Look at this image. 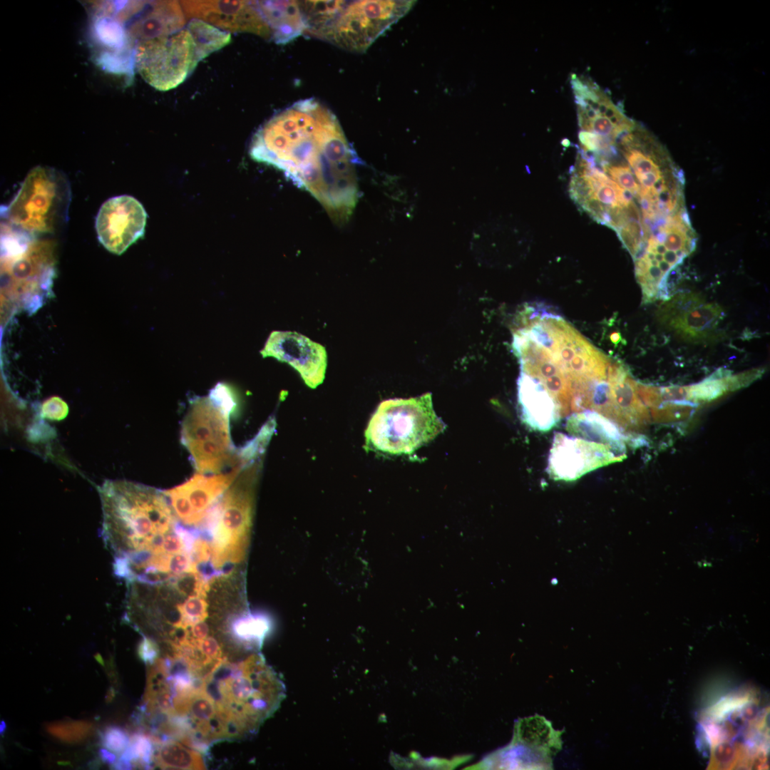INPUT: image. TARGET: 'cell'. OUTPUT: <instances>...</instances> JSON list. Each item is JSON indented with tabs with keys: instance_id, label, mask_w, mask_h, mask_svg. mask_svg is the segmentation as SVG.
Returning <instances> with one entry per match:
<instances>
[{
	"instance_id": "1",
	"label": "cell",
	"mask_w": 770,
	"mask_h": 770,
	"mask_svg": "<svg viewBox=\"0 0 770 770\" xmlns=\"http://www.w3.org/2000/svg\"><path fill=\"white\" fill-rule=\"evenodd\" d=\"M250 155L282 171L309 192L339 222L358 200V157L334 113L304 99L277 113L252 137Z\"/></svg>"
},
{
	"instance_id": "2",
	"label": "cell",
	"mask_w": 770,
	"mask_h": 770,
	"mask_svg": "<svg viewBox=\"0 0 770 770\" xmlns=\"http://www.w3.org/2000/svg\"><path fill=\"white\" fill-rule=\"evenodd\" d=\"M513 348L520 372L561 398L566 413L581 410L614 363L560 315L539 306L521 313Z\"/></svg>"
},
{
	"instance_id": "3",
	"label": "cell",
	"mask_w": 770,
	"mask_h": 770,
	"mask_svg": "<svg viewBox=\"0 0 770 770\" xmlns=\"http://www.w3.org/2000/svg\"><path fill=\"white\" fill-rule=\"evenodd\" d=\"M195 694L216 743L255 733L278 708L284 686L255 652L220 664L198 680Z\"/></svg>"
},
{
	"instance_id": "4",
	"label": "cell",
	"mask_w": 770,
	"mask_h": 770,
	"mask_svg": "<svg viewBox=\"0 0 770 770\" xmlns=\"http://www.w3.org/2000/svg\"><path fill=\"white\" fill-rule=\"evenodd\" d=\"M102 535L114 563L150 567L175 515L164 491L125 481H107L100 488Z\"/></svg>"
},
{
	"instance_id": "5",
	"label": "cell",
	"mask_w": 770,
	"mask_h": 770,
	"mask_svg": "<svg viewBox=\"0 0 770 770\" xmlns=\"http://www.w3.org/2000/svg\"><path fill=\"white\" fill-rule=\"evenodd\" d=\"M236 406L231 390L218 383L207 396L192 399L181 423L180 440L200 473H219L246 465L232 444L230 416Z\"/></svg>"
},
{
	"instance_id": "6",
	"label": "cell",
	"mask_w": 770,
	"mask_h": 770,
	"mask_svg": "<svg viewBox=\"0 0 770 770\" xmlns=\"http://www.w3.org/2000/svg\"><path fill=\"white\" fill-rule=\"evenodd\" d=\"M446 425L436 415L431 394L381 401L365 431L366 445L390 454H410L435 438Z\"/></svg>"
},
{
	"instance_id": "7",
	"label": "cell",
	"mask_w": 770,
	"mask_h": 770,
	"mask_svg": "<svg viewBox=\"0 0 770 770\" xmlns=\"http://www.w3.org/2000/svg\"><path fill=\"white\" fill-rule=\"evenodd\" d=\"M1 254L4 302L35 312L51 290L55 273L53 244L24 235L4 244Z\"/></svg>"
},
{
	"instance_id": "8",
	"label": "cell",
	"mask_w": 770,
	"mask_h": 770,
	"mask_svg": "<svg viewBox=\"0 0 770 770\" xmlns=\"http://www.w3.org/2000/svg\"><path fill=\"white\" fill-rule=\"evenodd\" d=\"M617 148L640 187L639 201L652 207H665L683 195L682 170L665 148L645 128L637 124L619 139Z\"/></svg>"
},
{
	"instance_id": "9",
	"label": "cell",
	"mask_w": 770,
	"mask_h": 770,
	"mask_svg": "<svg viewBox=\"0 0 770 770\" xmlns=\"http://www.w3.org/2000/svg\"><path fill=\"white\" fill-rule=\"evenodd\" d=\"M69 199L70 189L63 176L38 166L28 173L3 215L11 225L32 235L48 233L64 217Z\"/></svg>"
},
{
	"instance_id": "10",
	"label": "cell",
	"mask_w": 770,
	"mask_h": 770,
	"mask_svg": "<svg viewBox=\"0 0 770 770\" xmlns=\"http://www.w3.org/2000/svg\"><path fill=\"white\" fill-rule=\"evenodd\" d=\"M138 71L151 86L168 91L182 83L200 61L194 39L187 29L138 43Z\"/></svg>"
},
{
	"instance_id": "11",
	"label": "cell",
	"mask_w": 770,
	"mask_h": 770,
	"mask_svg": "<svg viewBox=\"0 0 770 770\" xmlns=\"http://www.w3.org/2000/svg\"><path fill=\"white\" fill-rule=\"evenodd\" d=\"M415 3V1H348L324 40L348 51L364 52L408 13Z\"/></svg>"
},
{
	"instance_id": "12",
	"label": "cell",
	"mask_w": 770,
	"mask_h": 770,
	"mask_svg": "<svg viewBox=\"0 0 770 770\" xmlns=\"http://www.w3.org/2000/svg\"><path fill=\"white\" fill-rule=\"evenodd\" d=\"M256 473V466L247 465L220 499L212 541L215 550L219 553L232 549L245 553L252 511L250 488Z\"/></svg>"
},
{
	"instance_id": "13",
	"label": "cell",
	"mask_w": 770,
	"mask_h": 770,
	"mask_svg": "<svg viewBox=\"0 0 770 770\" xmlns=\"http://www.w3.org/2000/svg\"><path fill=\"white\" fill-rule=\"evenodd\" d=\"M147 213L142 204L129 195L107 200L96 218L98 238L103 247L120 255L145 232Z\"/></svg>"
},
{
	"instance_id": "14",
	"label": "cell",
	"mask_w": 770,
	"mask_h": 770,
	"mask_svg": "<svg viewBox=\"0 0 770 770\" xmlns=\"http://www.w3.org/2000/svg\"><path fill=\"white\" fill-rule=\"evenodd\" d=\"M260 354L263 358L273 357L290 365L311 389L317 388L325 378V347L298 332H272Z\"/></svg>"
},
{
	"instance_id": "15",
	"label": "cell",
	"mask_w": 770,
	"mask_h": 770,
	"mask_svg": "<svg viewBox=\"0 0 770 770\" xmlns=\"http://www.w3.org/2000/svg\"><path fill=\"white\" fill-rule=\"evenodd\" d=\"M608 446L563 433L554 436L548 473L555 480L573 481L617 458Z\"/></svg>"
},
{
	"instance_id": "16",
	"label": "cell",
	"mask_w": 770,
	"mask_h": 770,
	"mask_svg": "<svg viewBox=\"0 0 770 770\" xmlns=\"http://www.w3.org/2000/svg\"><path fill=\"white\" fill-rule=\"evenodd\" d=\"M186 17L205 21L226 32H247L272 38L256 1H181Z\"/></svg>"
},
{
	"instance_id": "17",
	"label": "cell",
	"mask_w": 770,
	"mask_h": 770,
	"mask_svg": "<svg viewBox=\"0 0 770 770\" xmlns=\"http://www.w3.org/2000/svg\"><path fill=\"white\" fill-rule=\"evenodd\" d=\"M720 307L705 303L698 295L684 294L673 297L659 312V319L683 337H707L722 317Z\"/></svg>"
},
{
	"instance_id": "18",
	"label": "cell",
	"mask_w": 770,
	"mask_h": 770,
	"mask_svg": "<svg viewBox=\"0 0 770 770\" xmlns=\"http://www.w3.org/2000/svg\"><path fill=\"white\" fill-rule=\"evenodd\" d=\"M518 402L522 421L534 430L548 431L562 416L550 396L522 374L518 380Z\"/></svg>"
},
{
	"instance_id": "19",
	"label": "cell",
	"mask_w": 770,
	"mask_h": 770,
	"mask_svg": "<svg viewBox=\"0 0 770 770\" xmlns=\"http://www.w3.org/2000/svg\"><path fill=\"white\" fill-rule=\"evenodd\" d=\"M256 4L275 43H288L304 33L297 1H256Z\"/></svg>"
},
{
	"instance_id": "20",
	"label": "cell",
	"mask_w": 770,
	"mask_h": 770,
	"mask_svg": "<svg viewBox=\"0 0 770 770\" xmlns=\"http://www.w3.org/2000/svg\"><path fill=\"white\" fill-rule=\"evenodd\" d=\"M566 429L571 435L601 443L621 454L623 443L618 429L602 414L591 410L573 413L567 420Z\"/></svg>"
},
{
	"instance_id": "21",
	"label": "cell",
	"mask_w": 770,
	"mask_h": 770,
	"mask_svg": "<svg viewBox=\"0 0 770 770\" xmlns=\"http://www.w3.org/2000/svg\"><path fill=\"white\" fill-rule=\"evenodd\" d=\"M272 627L270 617L261 612H245L235 615L230 633L238 647L246 654L258 652Z\"/></svg>"
},
{
	"instance_id": "22",
	"label": "cell",
	"mask_w": 770,
	"mask_h": 770,
	"mask_svg": "<svg viewBox=\"0 0 770 770\" xmlns=\"http://www.w3.org/2000/svg\"><path fill=\"white\" fill-rule=\"evenodd\" d=\"M153 766L162 769H205L202 753L177 739L154 744Z\"/></svg>"
},
{
	"instance_id": "23",
	"label": "cell",
	"mask_w": 770,
	"mask_h": 770,
	"mask_svg": "<svg viewBox=\"0 0 770 770\" xmlns=\"http://www.w3.org/2000/svg\"><path fill=\"white\" fill-rule=\"evenodd\" d=\"M303 16L304 33L324 38L348 1H297Z\"/></svg>"
},
{
	"instance_id": "24",
	"label": "cell",
	"mask_w": 770,
	"mask_h": 770,
	"mask_svg": "<svg viewBox=\"0 0 770 770\" xmlns=\"http://www.w3.org/2000/svg\"><path fill=\"white\" fill-rule=\"evenodd\" d=\"M526 733L523 740L534 750L548 756L555 754L561 747L560 732L555 731L550 722L544 717L536 716L525 721Z\"/></svg>"
},
{
	"instance_id": "25",
	"label": "cell",
	"mask_w": 770,
	"mask_h": 770,
	"mask_svg": "<svg viewBox=\"0 0 770 770\" xmlns=\"http://www.w3.org/2000/svg\"><path fill=\"white\" fill-rule=\"evenodd\" d=\"M186 28L194 39L200 61L231 41L230 33L200 19H191Z\"/></svg>"
},
{
	"instance_id": "26",
	"label": "cell",
	"mask_w": 770,
	"mask_h": 770,
	"mask_svg": "<svg viewBox=\"0 0 770 770\" xmlns=\"http://www.w3.org/2000/svg\"><path fill=\"white\" fill-rule=\"evenodd\" d=\"M46 731L55 738L66 743H78L89 737L93 725L88 721H61L49 723Z\"/></svg>"
},
{
	"instance_id": "27",
	"label": "cell",
	"mask_w": 770,
	"mask_h": 770,
	"mask_svg": "<svg viewBox=\"0 0 770 770\" xmlns=\"http://www.w3.org/2000/svg\"><path fill=\"white\" fill-rule=\"evenodd\" d=\"M601 167L612 180L638 200L640 187L627 164L611 163L607 161L602 163Z\"/></svg>"
},
{
	"instance_id": "28",
	"label": "cell",
	"mask_w": 770,
	"mask_h": 770,
	"mask_svg": "<svg viewBox=\"0 0 770 770\" xmlns=\"http://www.w3.org/2000/svg\"><path fill=\"white\" fill-rule=\"evenodd\" d=\"M130 736L121 727L109 726L101 734L102 745L108 750L121 754L128 747Z\"/></svg>"
},
{
	"instance_id": "29",
	"label": "cell",
	"mask_w": 770,
	"mask_h": 770,
	"mask_svg": "<svg viewBox=\"0 0 770 770\" xmlns=\"http://www.w3.org/2000/svg\"><path fill=\"white\" fill-rule=\"evenodd\" d=\"M160 647L153 638L143 635L138 647V654L146 664H153L160 656Z\"/></svg>"
},
{
	"instance_id": "30",
	"label": "cell",
	"mask_w": 770,
	"mask_h": 770,
	"mask_svg": "<svg viewBox=\"0 0 770 770\" xmlns=\"http://www.w3.org/2000/svg\"><path fill=\"white\" fill-rule=\"evenodd\" d=\"M169 573L180 575L192 571V562L189 554L183 551L171 555L169 560Z\"/></svg>"
},
{
	"instance_id": "31",
	"label": "cell",
	"mask_w": 770,
	"mask_h": 770,
	"mask_svg": "<svg viewBox=\"0 0 770 770\" xmlns=\"http://www.w3.org/2000/svg\"><path fill=\"white\" fill-rule=\"evenodd\" d=\"M163 550L169 555L185 551L182 540L174 530L166 534L163 543Z\"/></svg>"
},
{
	"instance_id": "32",
	"label": "cell",
	"mask_w": 770,
	"mask_h": 770,
	"mask_svg": "<svg viewBox=\"0 0 770 770\" xmlns=\"http://www.w3.org/2000/svg\"><path fill=\"white\" fill-rule=\"evenodd\" d=\"M734 748L728 743H722L715 749L716 759L722 762L731 760L734 756Z\"/></svg>"
},
{
	"instance_id": "33",
	"label": "cell",
	"mask_w": 770,
	"mask_h": 770,
	"mask_svg": "<svg viewBox=\"0 0 770 770\" xmlns=\"http://www.w3.org/2000/svg\"><path fill=\"white\" fill-rule=\"evenodd\" d=\"M99 756L102 761L111 766H113L118 760V758L114 754V752L108 750L106 748L99 749Z\"/></svg>"
},
{
	"instance_id": "34",
	"label": "cell",
	"mask_w": 770,
	"mask_h": 770,
	"mask_svg": "<svg viewBox=\"0 0 770 770\" xmlns=\"http://www.w3.org/2000/svg\"><path fill=\"white\" fill-rule=\"evenodd\" d=\"M757 713V709L754 705H750L746 707L743 711V715L745 718L751 719L755 717Z\"/></svg>"
},
{
	"instance_id": "35",
	"label": "cell",
	"mask_w": 770,
	"mask_h": 770,
	"mask_svg": "<svg viewBox=\"0 0 770 770\" xmlns=\"http://www.w3.org/2000/svg\"><path fill=\"white\" fill-rule=\"evenodd\" d=\"M6 729V724L4 721H1V734H3Z\"/></svg>"
}]
</instances>
